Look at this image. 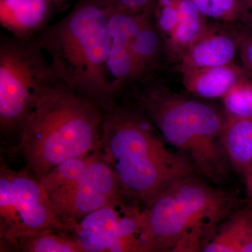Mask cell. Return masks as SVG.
Segmentation results:
<instances>
[{
  "label": "cell",
  "instance_id": "obj_4",
  "mask_svg": "<svg viewBox=\"0 0 252 252\" xmlns=\"http://www.w3.org/2000/svg\"><path fill=\"white\" fill-rule=\"evenodd\" d=\"M234 194L193 175L165 189L141 212V252L202 251L217 227L238 210Z\"/></svg>",
  "mask_w": 252,
  "mask_h": 252
},
{
  "label": "cell",
  "instance_id": "obj_3",
  "mask_svg": "<svg viewBox=\"0 0 252 252\" xmlns=\"http://www.w3.org/2000/svg\"><path fill=\"white\" fill-rule=\"evenodd\" d=\"M104 111L61 81L44 89L21 131V149L40 181L56 165L98 147Z\"/></svg>",
  "mask_w": 252,
  "mask_h": 252
},
{
  "label": "cell",
  "instance_id": "obj_7",
  "mask_svg": "<svg viewBox=\"0 0 252 252\" xmlns=\"http://www.w3.org/2000/svg\"><path fill=\"white\" fill-rule=\"evenodd\" d=\"M48 228L63 229L40 182L27 171L1 166L0 172L1 238L18 239Z\"/></svg>",
  "mask_w": 252,
  "mask_h": 252
},
{
  "label": "cell",
  "instance_id": "obj_1",
  "mask_svg": "<svg viewBox=\"0 0 252 252\" xmlns=\"http://www.w3.org/2000/svg\"><path fill=\"white\" fill-rule=\"evenodd\" d=\"M97 152L112 167L123 193L144 205L195 170L185 154L167 148L139 109L117 102L104 111Z\"/></svg>",
  "mask_w": 252,
  "mask_h": 252
},
{
  "label": "cell",
  "instance_id": "obj_27",
  "mask_svg": "<svg viewBox=\"0 0 252 252\" xmlns=\"http://www.w3.org/2000/svg\"><path fill=\"white\" fill-rule=\"evenodd\" d=\"M240 1L243 8V14L247 13L252 16V0H240Z\"/></svg>",
  "mask_w": 252,
  "mask_h": 252
},
{
  "label": "cell",
  "instance_id": "obj_12",
  "mask_svg": "<svg viewBox=\"0 0 252 252\" xmlns=\"http://www.w3.org/2000/svg\"><path fill=\"white\" fill-rule=\"evenodd\" d=\"M49 0H0V23L13 36L31 39L49 25Z\"/></svg>",
  "mask_w": 252,
  "mask_h": 252
},
{
  "label": "cell",
  "instance_id": "obj_20",
  "mask_svg": "<svg viewBox=\"0 0 252 252\" xmlns=\"http://www.w3.org/2000/svg\"><path fill=\"white\" fill-rule=\"evenodd\" d=\"M225 115L252 119V77L248 72L221 99Z\"/></svg>",
  "mask_w": 252,
  "mask_h": 252
},
{
  "label": "cell",
  "instance_id": "obj_25",
  "mask_svg": "<svg viewBox=\"0 0 252 252\" xmlns=\"http://www.w3.org/2000/svg\"><path fill=\"white\" fill-rule=\"evenodd\" d=\"M245 187H246L247 201L248 205H252V162L248 173L245 177Z\"/></svg>",
  "mask_w": 252,
  "mask_h": 252
},
{
  "label": "cell",
  "instance_id": "obj_11",
  "mask_svg": "<svg viewBox=\"0 0 252 252\" xmlns=\"http://www.w3.org/2000/svg\"><path fill=\"white\" fill-rule=\"evenodd\" d=\"M240 36L219 26H210L180 59V70L233 64Z\"/></svg>",
  "mask_w": 252,
  "mask_h": 252
},
{
  "label": "cell",
  "instance_id": "obj_23",
  "mask_svg": "<svg viewBox=\"0 0 252 252\" xmlns=\"http://www.w3.org/2000/svg\"><path fill=\"white\" fill-rule=\"evenodd\" d=\"M238 51L244 69L252 77V32L240 35Z\"/></svg>",
  "mask_w": 252,
  "mask_h": 252
},
{
  "label": "cell",
  "instance_id": "obj_2",
  "mask_svg": "<svg viewBox=\"0 0 252 252\" xmlns=\"http://www.w3.org/2000/svg\"><path fill=\"white\" fill-rule=\"evenodd\" d=\"M110 8L103 0H81L34 36L59 81L103 111L117 102L107 71Z\"/></svg>",
  "mask_w": 252,
  "mask_h": 252
},
{
  "label": "cell",
  "instance_id": "obj_22",
  "mask_svg": "<svg viewBox=\"0 0 252 252\" xmlns=\"http://www.w3.org/2000/svg\"><path fill=\"white\" fill-rule=\"evenodd\" d=\"M154 19L164 42L178 23L179 11L175 0H156Z\"/></svg>",
  "mask_w": 252,
  "mask_h": 252
},
{
  "label": "cell",
  "instance_id": "obj_24",
  "mask_svg": "<svg viewBox=\"0 0 252 252\" xmlns=\"http://www.w3.org/2000/svg\"><path fill=\"white\" fill-rule=\"evenodd\" d=\"M156 0H107L112 7L128 11H142L155 4Z\"/></svg>",
  "mask_w": 252,
  "mask_h": 252
},
{
  "label": "cell",
  "instance_id": "obj_15",
  "mask_svg": "<svg viewBox=\"0 0 252 252\" xmlns=\"http://www.w3.org/2000/svg\"><path fill=\"white\" fill-rule=\"evenodd\" d=\"M154 6L146 11L132 39L140 82L147 81L157 69L163 42L154 19Z\"/></svg>",
  "mask_w": 252,
  "mask_h": 252
},
{
  "label": "cell",
  "instance_id": "obj_29",
  "mask_svg": "<svg viewBox=\"0 0 252 252\" xmlns=\"http://www.w3.org/2000/svg\"><path fill=\"white\" fill-rule=\"evenodd\" d=\"M103 1H107V0H103Z\"/></svg>",
  "mask_w": 252,
  "mask_h": 252
},
{
  "label": "cell",
  "instance_id": "obj_18",
  "mask_svg": "<svg viewBox=\"0 0 252 252\" xmlns=\"http://www.w3.org/2000/svg\"><path fill=\"white\" fill-rule=\"evenodd\" d=\"M48 228L18 239L13 245L26 252H84L72 235Z\"/></svg>",
  "mask_w": 252,
  "mask_h": 252
},
{
  "label": "cell",
  "instance_id": "obj_10",
  "mask_svg": "<svg viewBox=\"0 0 252 252\" xmlns=\"http://www.w3.org/2000/svg\"><path fill=\"white\" fill-rule=\"evenodd\" d=\"M124 195L122 194L64 228L72 233L83 252H111L126 206L122 200Z\"/></svg>",
  "mask_w": 252,
  "mask_h": 252
},
{
  "label": "cell",
  "instance_id": "obj_6",
  "mask_svg": "<svg viewBox=\"0 0 252 252\" xmlns=\"http://www.w3.org/2000/svg\"><path fill=\"white\" fill-rule=\"evenodd\" d=\"M35 38L1 36L0 42V126L19 130L44 89L59 82Z\"/></svg>",
  "mask_w": 252,
  "mask_h": 252
},
{
  "label": "cell",
  "instance_id": "obj_13",
  "mask_svg": "<svg viewBox=\"0 0 252 252\" xmlns=\"http://www.w3.org/2000/svg\"><path fill=\"white\" fill-rule=\"evenodd\" d=\"M186 89L204 99L223 97L247 74L244 68L233 64L181 70Z\"/></svg>",
  "mask_w": 252,
  "mask_h": 252
},
{
  "label": "cell",
  "instance_id": "obj_8",
  "mask_svg": "<svg viewBox=\"0 0 252 252\" xmlns=\"http://www.w3.org/2000/svg\"><path fill=\"white\" fill-rule=\"evenodd\" d=\"M122 194L117 176L97 152L77 180L49 198L64 229Z\"/></svg>",
  "mask_w": 252,
  "mask_h": 252
},
{
  "label": "cell",
  "instance_id": "obj_17",
  "mask_svg": "<svg viewBox=\"0 0 252 252\" xmlns=\"http://www.w3.org/2000/svg\"><path fill=\"white\" fill-rule=\"evenodd\" d=\"M252 220V205L238 210L204 244L205 252H243Z\"/></svg>",
  "mask_w": 252,
  "mask_h": 252
},
{
  "label": "cell",
  "instance_id": "obj_28",
  "mask_svg": "<svg viewBox=\"0 0 252 252\" xmlns=\"http://www.w3.org/2000/svg\"><path fill=\"white\" fill-rule=\"evenodd\" d=\"M49 1H51V2H59V1H62V0H49Z\"/></svg>",
  "mask_w": 252,
  "mask_h": 252
},
{
  "label": "cell",
  "instance_id": "obj_9",
  "mask_svg": "<svg viewBox=\"0 0 252 252\" xmlns=\"http://www.w3.org/2000/svg\"><path fill=\"white\" fill-rule=\"evenodd\" d=\"M147 9L128 11L111 6L107 71L109 85L116 97L127 86L140 82L132 44L134 35Z\"/></svg>",
  "mask_w": 252,
  "mask_h": 252
},
{
  "label": "cell",
  "instance_id": "obj_19",
  "mask_svg": "<svg viewBox=\"0 0 252 252\" xmlns=\"http://www.w3.org/2000/svg\"><path fill=\"white\" fill-rule=\"evenodd\" d=\"M97 154L96 150L91 154L73 158L51 169L39 181L48 196L67 188L77 180Z\"/></svg>",
  "mask_w": 252,
  "mask_h": 252
},
{
  "label": "cell",
  "instance_id": "obj_26",
  "mask_svg": "<svg viewBox=\"0 0 252 252\" xmlns=\"http://www.w3.org/2000/svg\"><path fill=\"white\" fill-rule=\"evenodd\" d=\"M243 252H252V220L246 243L244 247Z\"/></svg>",
  "mask_w": 252,
  "mask_h": 252
},
{
  "label": "cell",
  "instance_id": "obj_21",
  "mask_svg": "<svg viewBox=\"0 0 252 252\" xmlns=\"http://www.w3.org/2000/svg\"><path fill=\"white\" fill-rule=\"evenodd\" d=\"M205 18L233 22L243 14L240 0H190Z\"/></svg>",
  "mask_w": 252,
  "mask_h": 252
},
{
  "label": "cell",
  "instance_id": "obj_14",
  "mask_svg": "<svg viewBox=\"0 0 252 252\" xmlns=\"http://www.w3.org/2000/svg\"><path fill=\"white\" fill-rule=\"evenodd\" d=\"M221 141L230 166L245 178L252 162V119L225 115Z\"/></svg>",
  "mask_w": 252,
  "mask_h": 252
},
{
  "label": "cell",
  "instance_id": "obj_5",
  "mask_svg": "<svg viewBox=\"0 0 252 252\" xmlns=\"http://www.w3.org/2000/svg\"><path fill=\"white\" fill-rule=\"evenodd\" d=\"M144 86L136 92L134 107L165 142L189 158L195 170L215 183L223 182L230 166L221 141L225 113L162 86Z\"/></svg>",
  "mask_w": 252,
  "mask_h": 252
},
{
  "label": "cell",
  "instance_id": "obj_16",
  "mask_svg": "<svg viewBox=\"0 0 252 252\" xmlns=\"http://www.w3.org/2000/svg\"><path fill=\"white\" fill-rule=\"evenodd\" d=\"M179 21L170 36L164 41L170 56L181 59L187 50L206 31L210 24L190 0H175Z\"/></svg>",
  "mask_w": 252,
  "mask_h": 252
}]
</instances>
